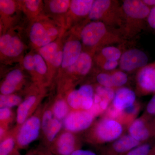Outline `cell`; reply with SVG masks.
Here are the masks:
<instances>
[{"label":"cell","instance_id":"6","mask_svg":"<svg viewBox=\"0 0 155 155\" xmlns=\"http://www.w3.org/2000/svg\"><path fill=\"white\" fill-rule=\"evenodd\" d=\"M122 13L126 17L127 24L134 21H139L147 18L150 11V7L143 1L125 0L122 6Z\"/></svg>","mask_w":155,"mask_h":155},{"label":"cell","instance_id":"11","mask_svg":"<svg viewBox=\"0 0 155 155\" xmlns=\"http://www.w3.org/2000/svg\"><path fill=\"white\" fill-rule=\"evenodd\" d=\"M128 134L140 143L149 139L154 133V130L147 122V119L139 118L130 123Z\"/></svg>","mask_w":155,"mask_h":155},{"label":"cell","instance_id":"17","mask_svg":"<svg viewBox=\"0 0 155 155\" xmlns=\"http://www.w3.org/2000/svg\"><path fill=\"white\" fill-rule=\"evenodd\" d=\"M74 135L69 132L61 134L57 142V150L60 155H71L75 150Z\"/></svg>","mask_w":155,"mask_h":155},{"label":"cell","instance_id":"29","mask_svg":"<svg viewBox=\"0 0 155 155\" xmlns=\"http://www.w3.org/2000/svg\"><path fill=\"white\" fill-rule=\"evenodd\" d=\"M96 94L99 95L102 100H108L112 102L115 96V91L114 89L105 87L98 85L96 87Z\"/></svg>","mask_w":155,"mask_h":155},{"label":"cell","instance_id":"43","mask_svg":"<svg viewBox=\"0 0 155 155\" xmlns=\"http://www.w3.org/2000/svg\"><path fill=\"white\" fill-rule=\"evenodd\" d=\"M47 32L49 36L51 38L58 35V31L55 28H51L47 29Z\"/></svg>","mask_w":155,"mask_h":155},{"label":"cell","instance_id":"36","mask_svg":"<svg viewBox=\"0 0 155 155\" xmlns=\"http://www.w3.org/2000/svg\"><path fill=\"white\" fill-rule=\"evenodd\" d=\"M23 64L25 69L28 71L35 70V64L34 56L28 55L23 59Z\"/></svg>","mask_w":155,"mask_h":155},{"label":"cell","instance_id":"45","mask_svg":"<svg viewBox=\"0 0 155 155\" xmlns=\"http://www.w3.org/2000/svg\"><path fill=\"white\" fill-rule=\"evenodd\" d=\"M1 136L4 133V130L3 128H1Z\"/></svg>","mask_w":155,"mask_h":155},{"label":"cell","instance_id":"14","mask_svg":"<svg viewBox=\"0 0 155 155\" xmlns=\"http://www.w3.org/2000/svg\"><path fill=\"white\" fill-rule=\"evenodd\" d=\"M140 143L129 134H125L114 142L111 147V153L115 155H124Z\"/></svg>","mask_w":155,"mask_h":155},{"label":"cell","instance_id":"5","mask_svg":"<svg viewBox=\"0 0 155 155\" xmlns=\"http://www.w3.org/2000/svg\"><path fill=\"white\" fill-rule=\"evenodd\" d=\"M148 58L141 50L130 49L122 54L119 61L120 69L124 72H133L147 65Z\"/></svg>","mask_w":155,"mask_h":155},{"label":"cell","instance_id":"12","mask_svg":"<svg viewBox=\"0 0 155 155\" xmlns=\"http://www.w3.org/2000/svg\"><path fill=\"white\" fill-rule=\"evenodd\" d=\"M136 95L130 89L121 87L115 91V96L112 102L114 107L120 111H123L135 104Z\"/></svg>","mask_w":155,"mask_h":155},{"label":"cell","instance_id":"38","mask_svg":"<svg viewBox=\"0 0 155 155\" xmlns=\"http://www.w3.org/2000/svg\"><path fill=\"white\" fill-rule=\"evenodd\" d=\"M146 112L150 116H155V94L147 105Z\"/></svg>","mask_w":155,"mask_h":155},{"label":"cell","instance_id":"27","mask_svg":"<svg viewBox=\"0 0 155 155\" xmlns=\"http://www.w3.org/2000/svg\"><path fill=\"white\" fill-rule=\"evenodd\" d=\"M69 111L67 103L63 100L56 102L53 108V112L56 118L62 119L67 116Z\"/></svg>","mask_w":155,"mask_h":155},{"label":"cell","instance_id":"33","mask_svg":"<svg viewBox=\"0 0 155 155\" xmlns=\"http://www.w3.org/2000/svg\"><path fill=\"white\" fill-rule=\"evenodd\" d=\"M15 142L12 138L7 139L0 144V155H8L13 150Z\"/></svg>","mask_w":155,"mask_h":155},{"label":"cell","instance_id":"35","mask_svg":"<svg viewBox=\"0 0 155 155\" xmlns=\"http://www.w3.org/2000/svg\"><path fill=\"white\" fill-rule=\"evenodd\" d=\"M53 118L52 112L49 110L45 111L43 116L42 127L44 133H45Z\"/></svg>","mask_w":155,"mask_h":155},{"label":"cell","instance_id":"1","mask_svg":"<svg viewBox=\"0 0 155 155\" xmlns=\"http://www.w3.org/2000/svg\"><path fill=\"white\" fill-rule=\"evenodd\" d=\"M100 21H92L82 28L81 38L83 44L89 48H102L108 45L121 42V37Z\"/></svg>","mask_w":155,"mask_h":155},{"label":"cell","instance_id":"26","mask_svg":"<svg viewBox=\"0 0 155 155\" xmlns=\"http://www.w3.org/2000/svg\"><path fill=\"white\" fill-rule=\"evenodd\" d=\"M21 101V97L15 95H1L0 97V105L1 108L12 107L18 105Z\"/></svg>","mask_w":155,"mask_h":155},{"label":"cell","instance_id":"20","mask_svg":"<svg viewBox=\"0 0 155 155\" xmlns=\"http://www.w3.org/2000/svg\"><path fill=\"white\" fill-rule=\"evenodd\" d=\"M36 97L31 96L20 104L17 112V120L19 124H23L31 108L36 101Z\"/></svg>","mask_w":155,"mask_h":155},{"label":"cell","instance_id":"2","mask_svg":"<svg viewBox=\"0 0 155 155\" xmlns=\"http://www.w3.org/2000/svg\"><path fill=\"white\" fill-rule=\"evenodd\" d=\"M122 8L116 1L96 0L88 16L93 21H100L113 26L122 24Z\"/></svg>","mask_w":155,"mask_h":155},{"label":"cell","instance_id":"22","mask_svg":"<svg viewBox=\"0 0 155 155\" xmlns=\"http://www.w3.org/2000/svg\"><path fill=\"white\" fill-rule=\"evenodd\" d=\"M58 44L55 42H51L46 45L40 48L39 52L44 60L51 64L58 53Z\"/></svg>","mask_w":155,"mask_h":155},{"label":"cell","instance_id":"23","mask_svg":"<svg viewBox=\"0 0 155 155\" xmlns=\"http://www.w3.org/2000/svg\"><path fill=\"white\" fill-rule=\"evenodd\" d=\"M71 1L68 0H53L50 2V11L54 14H63L70 8Z\"/></svg>","mask_w":155,"mask_h":155},{"label":"cell","instance_id":"37","mask_svg":"<svg viewBox=\"0 0 155 155\" xmlns=\"http://www.w3.org/2000/svg\"><path fill=\"white\" fill-rule=\"evenodd\" d=\"M40 2L41 1L37 0H27L25 1L26 8L31 12H35L37 11Z\"/></svg>","mask_w":155,"mask_h":155},{"label":"cell","instance_id":"3","mask_svg":"<svg viewBox=\"0 0 155 155\" xmlns=\"http://www.w3.org/2000/svg\"><path fill=\"white\" fill-rule=\"evenodd\" d=\"M123 131L120 122L105 117L97 124L94 134L98 141L104 143L115 141L121 136Z\"/></svg>","mask_w":155,"mask_h":155},{"label":"cell","instance_id":"28","mask_svg":"<svg viewBox=\"0 0 155 155\" xmlns=\"http://www.w3.org/2000/svg\"><path fill=\"white\" fill-rule=\"evenodd\" d=\"M61 122L57 119H53L45 133L49 141H52L57 134L61 130Z\"/></svg>","mask_w":155,"mask_h":155},{"label":"cell","instance_id":"10","mask_svg":"<svg viewBox=\"0 0 155 155\" xmlns=\"http://www.w3.org/2000/svg\"><path fill=\"white\" fill-rule=\"evenodd\" d=\"M22 41L16 36L8 34L3 35L0 38V51L4 55L9 57L19 56L23 51Z\"/></svg>","mask_w":155,"mask_h":155},{"label":"cell","instance_id":"18","mask_svg":"<svg viewBox=\"0 0 155 155\" xmlns=\"http://www.w3.org/2000/svg\"><path fill=\"white\" fill-rule=\"evenodd\" d=\"M92 65V58L88 53L82 52L74 65L69 69L71 72L80 75H86L90 71Z\"/></svg>","mask_w":155,"mask_h":155},{"label":"cell","instance_id":"34","mask_svg":"<svg viewBox=\"0 0 155 155\" xmlns=\"http://www.w3.org/2000/svg\"><path fill=\"white\" fill-rule=\"evenodd\" d=\"M99 64L102 68L105 71H114L119 65V61H108L99 59Z\"/></svg>","mask_w":155,"mask_h":155},{"label":"cell","instance_id":"41","mask_svg":"<svg viewBox=\"0 0 155 155\" xmlns=\"http://www.w3.org/2000/svg\"><path fill=\"white\" fill-rule=\"evenodd\" d=\"M11 115V112L8 108L2 107L0 110V119L1 120H5L10 117Z\"/></svg>","mask_w":155,"mask_h":155},{"label":"cell","instance_id":"39","mask_svg":"<svg viewBox=\"0 0 155 155\" xmlns=\"http://www.w3.org/2000/svg\"><path fill=\"white\" fill-rule=\"evenodd\" d=\"M63 60V53L62 51H58L55 57L53 59L51 64L54 67H59L62 65Z\"/></svg>","mask_w":155,"mask_h":155},{"label":"cell","instance_id":"9","mask_svg":"<svg viewBox=\"0 0 155 155\" xmlns=\"http://www.w3.org/2000/svg\"><path fill=\"white\" fill-rule=\"evenodd\" d=\"M41 122L35 116L31 117L23 124L17 137V141L20 146L28 145L35 140L39 133Z\"/></svg>","mask_w":155,"mask_h":155},{"label":"cell","instance_id":"31","mask_svg":"<svg viewBox=\"0 0 155 155\" xmlns=\"http://www.w3.org/2000/svg\"><path fill=\"white\" fill-rule=\"evenodd\" d=\"M15 3L11 0H1L0 9L1 11L6 15H12L15 12Z\"/></svg>","mask_w":155,"mask_h":155},{"label":"cell","instance_id":"13","mask_svg":"<svg viewBox=\"0 0 155 155\" xmlns=\"http://www.w3.org/2000/svg\"><path fill=\"white\" fill-rule=\"evenodd\" d=\"M82 52V45L80 41L72 40L67 42L63 48L62 68H69L74 65Z\"/></svg>","mask_w":155,"mask_h":155},{"label":"cell","instance_id":"32","mask_svg":"<svg viewBox=\"0 0 155 155\" xmlns=\"http://www.w3.org/2000/svg\"><path fill=\"white\" fill-rule=\"evenodd\" d=\"M33 56L35 64V70L39 74L41 75L45 74L47 71V67L44 59L39 54H36Z\"/></svg>","mask_w":155,"mask_h":155},{"label":"cell","instance_id":"21","mask_svg":"<svg viewBox=\"0 0 155 155\" xmlns=\"http://www.w3.org/2000/svg\"><path fill=\"white\" fill-rule=\"evenodd\" d=\"M100 59L105 61H119L122 56L121 51L114 46H107L101 50Z\"/></svg>","mask_w":155,"mask_h":155},{"label":"cell","instance_id":"24","mask_svg":"<svg viewBox=\"0 0 155 155\" xmlns=\"http://www.w3.org/2000/svg\"><path fill=\"white\" fill-rule=\"evenodd\" d=\"M114 88L122 87L127 83L128 77L126 73L122 70H114L110 72Z\"/></svg>","mask_w":155,"mask_h":155},{"label":"cell","instance_id":"25","mask_svg":"<svg viewBox=\"0 0 155 155\" xmlns=\"http://www.w3.org/2000/svg\"><path fill=\"white\" fill-rule=\"evenodd\" d=\"M124 155H155L154 147L148 143L140 144Z\"/></svg>","mask_w":155,"mask_h":155},{"label":"cell","instance_id":"7","mask_svg":"<svg viewBox=\"0 0 155 155\" xmlns=\"http://www.w3.org/2000/svg\"><path fill=\"white\" fill-rule=\"evenodd\" d=\"M94 117L88 111L76 110L71 112L64 121L65 128L72 132H79L91 125Z\"/></svg>","mask_w":155,"mask_h":155},{"label":"cell","instance_id":"15","mask_svg":"<svg viewBox=\"0 0 155 155\" xmlns=\"http://www.w3.org/2000/svg\"><path fill=\"white\" fill-rule=\"evenodd\" d=\"M31 41L39 47H43L51 42V38L49 36L47 29L40 22L33 23L29 34Z\"/></svg>","mask_w":155,"mask_h":155},{"label":"cell","instance_id":"16","mask_svg":"<svg viewBox=\"0 0 155 155\" xmlns=\"http://www.w3.org/2000/svg\"><path fill=\"white\" fill-rule=\"evenodd\" d=\"M22 78V72L19 69H16L11 71L7 75L5 80L1 85V93L4 95L11 94L15 91Z\"/></svg>","mask_w":155,"mask_h":155},{"label":"cell","instance_id":"19","mask_svg":"<svg viewBox=\"0 0 155 155\" xmlns=\"http://www.w3.org/2000/svg\"><path fill=\"white\" fill-rule=\"evenodd\" d=\"M94 1L72 0L70 2V9L72 14L79 17L89 15Z\"/></svg>","mask_w":155,"mask_h":155},{"label":"cell","instance_id":"42","mask_svg":"<svg viewBox=\"0 0 155 155\" xmlns=\"http://www.w3.org/2000/svg\"><path fill=\"white\" fill-rule=\"evenodd\" d=\"M71 155H97L91 151L83 150H76Z\"/></svg>","mask_w":155,"mask_h":155},{"label":"cell","instance_id":"44","mask_svg":"<svg viewBox=\"0 0 155 155\" xmlns=\"http://www.w3.org/2000/svg\"><path fill=\"white\" fill-rule=\"evenodd\" d=\"M143 2L149 7L150 6H155V0H144Z\"/></svg>","mask_w":155,"mask_h":155},{"label":"cell","instance_id":"30","mask_svg":"<svg viewBox=\"0 0 155 155\" xmlns=\"http://www.w3.org/2000/svg\"><path fill=\"white\" fill-rule=\"evenodd\" d=\"M97 80L101 86L114 89L110 72H104L99 73L97 75Z\"/></svg>","mask_w":155,"mask_h":155},{"label":"cell","instance_id":"4","mask_svg":"<svg viewBox=\"0 0 155 155\" xmlns=\"http://www.w3.org/2000/svg\"><path fill=\"white\" fill-rule=\"evenodd\" d=\"M94 95L93 87L90 84H84L69 94L67 103L76 110L88 111L93 105Z\"/></svg>","mask_w":155,"mask_h":155},{"label":"cell","instance_id":"8","mask_svg":"<svg viewBox=\"0 0 155 155\" xmlns=\"http://www.w3.org/2000/svg\"><path fill=\"white\" fill-rule=\"evenodd\" d=\"M136 83L138 90L143 94L155 93V62L138 70Z\"/></svg>","mask_w":155,"mask_h":155},{"label":"cell","instance_id":"40","mask_svg":"<svg viewBox=\"0 0 155 155\" xmlns=\"http://www.w3.org/2000/svg\"><path fill=\"white\" fill-rule=\"evenodd\" d=\"M147 21L150 26L155 29V6L151 9L147 17Z\"/></svg>","mask_w":155,"mask_h":155}]
</instances>
